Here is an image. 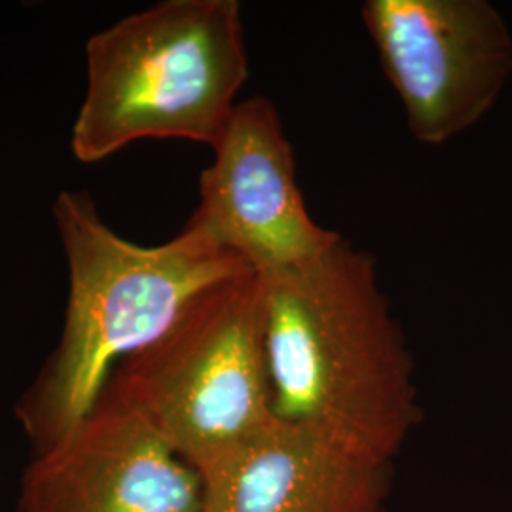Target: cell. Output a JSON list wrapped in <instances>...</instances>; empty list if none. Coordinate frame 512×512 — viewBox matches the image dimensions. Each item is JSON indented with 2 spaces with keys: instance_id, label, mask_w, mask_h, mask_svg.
Masks as SVG:
<instances>
[{
  "instance_id": "cell-3",
  "label": "cell",
  "mask_w": 512,
  "mask_h": 512,
  "mask_svg": "<svg viewBox=\"0 0 512 512\" xmlns=\"http://www.w3.org/2000/svg\"><path fill=\"white\" fill-rule=\"evenodd\" d=\"M88 86L71 148L95 164L143 139L215 147L249 78L236 0H164L86 46Z\"/></svg>"
},
{
  "instance_id": "cell-2",
  "label": "cell",
  "mask_w": 512,
  "mask_h": 512,
  "mask_svg": "<svg viewBox=\"0 0 512 512\" xmlns=\"http://www.w3.org/2000/svg\"><path fill=\"white\" fill-rule=\"evenodd\" d=\"M54 220L69 264L65 327L16 408L38 452L65 439L92 410L112 368L156 342L196 294L251 270L188 226L156 247L120 238L88 192H61Z\"/></svg>"
},
{
  "instance_id": "cell-8",
  "label": "cell",
  "mask_w": 512,
  "mask_h": 512,
  "mask_svg": "<svg viewBox=\"0 0 512 512\" xmlns=\"http://www.w3.org/2000/svg\"><path fill=\"white\" fill-rule=\"evenodd\" d=\"M198 475L203 512H384V465L279 420Z\"/></svg>"
},
{
  "instance_id": "cell-1",
  "label": "cell",
  "mask_w": 512,
  "mask_h": 512,
  "mask_svg": "<svg viewBox=\"0 0 512 512\" xmlns=\"http://www.w3.org/2000/svg\"><path fill=\"white\" fill-rule=\"evenodd\" d=\"M260 281L275 418L387 467L420 408L374 258L340 238Z\"/></svg>"
},
{
  "instance_id": "cell-7",
  "label": "cell",
  "mask_w": 512,
  "mask_h": 512,
  "mask_svg": "<svg viewBox=\"0 0 512 512\" xmlns=\"http://www.w3.org/2000/svg\"><path fill=\"white\" fill-rule=\"evenodd\" d=\"M19 512H203L202 478L141 414L99 395L27 467Z\"/></svg>"
},
{
  "instance_id": "cell-6",
  "label": "cell",
  "mask_w": 512,
  "mask_h": 512,
  "mask_svg": "<svg viewBox=\"0 0 512 512\" xmlns=\"http://www.w3.org/2000/svg\"><path fill=\"white\" fill-rule=\"evenodd\" d=\"M213 152L186 226L253 272L293 268L342 238L311 217L296 181L293 145L268 97L239 101Z\"/></svg>"
},
{
  "instance_id": "cell-4",
  "label": "cell",
  "mask_w": 512,
  "mask_h": 512,
  "mask_svg": "<svg viewBox=\"0 0 512 512\" xmlns=\"http://www.w3.org/2000/svg\"><path fill=\"white\" fill-rule=\"evenodd\" d=\"M99 395L141 414L196 473L255 439L277 420L260 275L243 270L196 294Z\"/></svg>"
},
{
  "instance_id": "cell-5",
  "label": "cell",
  "mask_w": 512,
  "mask_h": 512,
  "mask_svg": "<svg viewBox=\"0 0 512 512\" xmlns=\"http://www.w3.org/2000/svg\"><path fill=\"white\" fill-rule=\"evenodd\" d=\"M361 18L423 145L476 126L511 80V31L488 0H366Z\"/></svg>"
}]
</instances>
